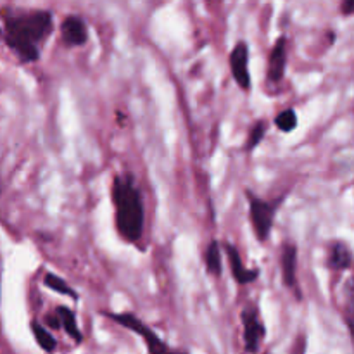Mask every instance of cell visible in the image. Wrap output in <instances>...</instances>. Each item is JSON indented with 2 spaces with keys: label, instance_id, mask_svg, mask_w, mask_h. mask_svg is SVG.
Listing matches in <instances>:
<instances>
[{
  "label": "cell",
  "instance_id": "obj_1",
  "mask_svg": "<svg viewBox=\"0 0 354 354\" xmlns=\"http://www.w3.org/2000/svg\"><path fill=\"white\" fill-rule=\"evenodd\" d=\"M3 40L24 64L37 62L41 47L54 31V16L48 10H2Z\"/></svg>",
  "mask_w": 354,
  "mask_h": 354
},
{
  "label": "cell",
  "instance_id": "obj_2",
  "mask_svg": "<svg viewBox=\"0 0 354 354\" xmlns=\"http://www.w3.org/2000/svg\"><path fill=\"white\" fill-rule=\"evenodd\" d=\"M114 223L120 237L128 244H138L144 237L145 207L140 187L131 173H121L111 183Z\"/></svg>",
  "mask_w": 354,
  "mask_h": 354
},
{
  "label": "cell",
  "instance_id": "obj_3",
  "mask_svg": "<svg viewBox=\"0 0 354 354\" xmlns=\"http://www.w3.org/2000/svg\"><path fill=\"white\" fill-rule=\"evenodd\" d=\"M244 194L249 204V221H251L254 237L259 242H266L272 235L275 216L279 213L283 197H280L279 201H266L256 196L251 189H245Z\"/></svg>",
  "mask_w": 354,
  "mask_h": 354
},
{
  "label": "cell",
  "instance_id": "obj_4",
  "mask_svg": "<svg viewBox=\"0 0 354 354\" xmlns=\"http://www.w3.org/2000/svg\"><path fill=\"white\" fill-rule=\"evenodd\" d=\"M104 317L111 318L113 322H116L121 327L128 328V330L135 332L137 335H140L142 341L147 346L149 354H189L187 351H180V349H171L151 327L144 324L138 317H135L133 313H104Z\"/></svg>",
  "mask_w": 354,
  "mask_h": 354
},
{
  "label": "cell",
  "instance_id": "obj_5",
  "mask_svg": "<svg viewBox=\"0 0 354 354\" xmlns=\"http://www.w3.org/2000/svg\"><path fill=\"white\" fill-rule=\"evenodd\" d=\"M242 328H244V348L249 354H256L265 341L266 328L259 318V310L256 304H248L241 313Z\"/></svg>",
  "mask_w": 354,
  "mask_h": 354
},
{
  "label": "cell",
  "instance_id": "obj_6",
  "mask_svg": "<svg viewBox=\"0 0 354 354\" xmlns=\"http://www.w3.org/2000/svg\"><path fill=\"white\" fill-rule=\"evenodd\" d=\"M230 73L234 76L235 83L242 90L249 92L251 90V73H249V44L241 40L234 45L230 52Z\"/></svg>",
  "mask_w": 354,
  "mask_h": 354
},
{
  "label": "cell",
  "instance_id": "obj_7",
  "mask_svg": "<svg viewBox=\"0 0 354 354\" xmlns=\"http://www.w3.org/2000/svg\"><path fill=\"white\" fill-rule=\"evenodd\" d=\"M221 245H223V251L227 254V261L228 266H230L232 277H234V280L239 286H249V283L256 282L259 279V273L261 272L258 268H248L244 265V259H242L241 252H239V249L234 244L223 242Z\"/></svg>",
  "mask_w": 354,
  "mask_h": 354
},
{
  "label": "cell",
  "instance_id": "obj_8",
  "mask_svg": "<svg viewBox=\"0 0 354 354\" xmlns=\"http://www.w3.org/2000/svg\"><path fill=\"white\" fill-rule=\"evenodd\" d=\"M280 270H282V282L286 289L292 290L297 299H301L299 286H297V248L294 242H283L280 252Z\"/></svg>",
  "mask_w": 354,
  "mask_h": 354
},
{
  "label": "cell",
  "instance_id": "obj_9",
  "mask_svg": "<svg viewBox=\"0 0 354 354\" xmlns=\"http://www.w3.org/2000/svg\"><path fill=\"white\" fill-rule=\"evenodd\" d=\"M61 38L66 47H83L88 41V26L80 16H66L61 23Z\"/></svg>",
  "mask_w": 354,
  "mask_h": 354
},
{
  "label": "cell",
  "instance_id": "obj_10",
  "mask_svg": "<svg viewBox=\"0 0 354 354\" xmlns=\"http://www.w3.org/2000/svg\"><path fill=\"white\" fill-rule=\"evenodd\" d=\"M287 69V38L279 37V40L273 44L272 52H270L268 57V71H266V76H268L270 83H280L286 76Z\"/></svg>",
  "mask_w": 354,
  "mask_h": 354
},
{
  "label": "cell",
  "instance_id": "obj_11",
  "mask_svg": "<svg viewBox=\"0 0 354 354\" xmlns=\"http://www.w3.org/2000/svg\"><path fill=\"white\" fill-rule=\"evenodd\" d=\"M353 265V252L346 242H332L328 249V268L334 272H346Z\"/></svg>",
  "mask_w": 354,
  "mask_h": 354
},
{
  "label": "cell",
  "instance_id": "obj_12",
  "mask_svg": "<svg viewBox=\"0 0 354 354\" xmlns=\"http://www.w3.org/2000/svg\"><path fill=\"white\" fill-rule=\"evenodd\" d=\"M204 266L213 277H221L223 272V245L218 241H211L204 251Z\"/></svg>",
  "mask_w": 354,
  "mask_h": 354
},
{
  "label": "cell",
  "instance_id": "obj_13",
  "mask_svg": "<svg viewBox=\"0 0 354 354\" xmlns=\"http://www.w3.org/2000/svg\"><path fill=\"white\" fill-rule=\"evenodd\" d=\"M55 315H57L59 320H61L62 330H64L66 334L76 342V344H80V342L83 341V334L78 328V322H76L75 311L69 310L68 306H57L55 308Z\"/></svg>",
  "mask_w": 354,
  "mask_h": 354
},
{
  "label": "cell",
  "instance_id": "obj_14",
  "mask_svg": "<svg viewBox=\"0 0 354 354\" xmlns=\"http://www.w3.org/2000/svg\"><path fill=\"white\" fill-rule=\"evenodd\" d=\"M31 332L35 335V341L37 344L44 349L45 353H54L55 348H57V341L54 339V335L40 324V322H31Z\"/></svg>",
  "mask_w": 354,
  "mask_h": 354
},
{
  "label": "cell",
  "instance_id": "obj_15",
  "mask_svg": "<svg viewBox=\"0 0 354 354\" xmlns=\"http://www.w3.org/2000/svg\"><path fill=\"white\" fill-rule=\"evenodd\" d=\"M273 123L279 128V131H282V133H290V131H294L297 128L299 120H297L296 111H294L292 107H287V109L280 111V113L277 114Z\"/></svg>",
  "mask_w": 354,
  "mask_h": 354
},
{
  "label": "cell",
  "instance_id": "obj_16",
  "mask_svg": "<svg viewBox=\"0 0 354 354\" xmlns=\"http://www.w3.org/2000/svg\"><path fill=\"white\" fill-rule=\"evenodd\" d=\"M342 297H344V318L348 327H354V275L346 280L342 287Z\"/></svg>",
  "mask_w": 354,
  "mask_h": 354
},
{
  "label": "cell",
  "instance_id": "obj_17",
  "mask_svg": "<svg viewBox=\"0 0 354 354\" xmlns=\"http://www.w3.org/2000/svg\"><path fill=\"white\" fill-rule=\"evenodd\" d=\"M44 283L45 287H48V289L54 290V292L61 294V296H69L71 299H78V294L71 289V286H69L66 280H62L61 277L54 275V273H47V275L44 277Z\"/></svg>",
  "mask_w": 354,
  "mask_h": 354
},
{
  "label": "cell",
  "instance_id": "obj_18",
  "mask_svg": "<svg viewBox=\"0 0 354 354\" xmlns=\"http://www.w3.org/2000/svg\"><path fill=\"white\" fill-rule=\"evenodd\" d=\"M266 130H268V124H266L265 120H258L251 128H249L248 142H245V151L252 152L265 138Z\"/></svg>",
  "mask_w": 354,
  "mask_h": 354
},
{
  "label": "cell",
  "instance_id": "obj_19",
  "mask_svg": "<svg viewBox=\"0 0 354 354\" xmlns=\"http://www.w3.org/2000/svg\"><path fill=\"white\" fill-rule=\"evenodd\" d=\"M341 12L344 14V16H351V14H354V0H342Z\"/></svg>",
  "mask_w": 354,
  "mask_h": 354
},
{
  "label": "cell",
  "instance_id": "obj_20",
  "mask_svg": "<svg viewBox=\"0 0 354 354\" xmlns=\"http://www.w3.org/2000/svg\"><path fill=\"white\" fill-rule=\"evenodd\" d=\"M47 325L50 328H54V330H59V328H61V320H59V317L57 315H48L47 317Z\"/></svg>",
  "mask_w": 354,
  "mask_h": 354
},
{
  "label": "cell",
  "instance_id": "obj_21",
  "mask_svg": "<svg viewBox=\"0 0 354 354\" xmlns=\"http://www.w3.org/2000/svg\"><path fill=\"white\" fill-rule=\"evenodd\" d=\"M349 332H351V337H353V342H354V327H349Z\"/></svg>",
  "mask_w": 354,
  "mask_h": 354
},
{
  "label": "cell",
  "instance_id": "obj_22",
  "mask_svg": "<svg viewBox=\"0 0 354 354\" xmlns=\"http://www.w3.org/2000/svg\"><path fill=\"white\" fill-rule=\"evenodd\" d=\"M2 37H3V30H2V26H0V40H2Z\"/></svg>",
  "mask_w": 354,
  "mask_h": 354
}]
</instances>
